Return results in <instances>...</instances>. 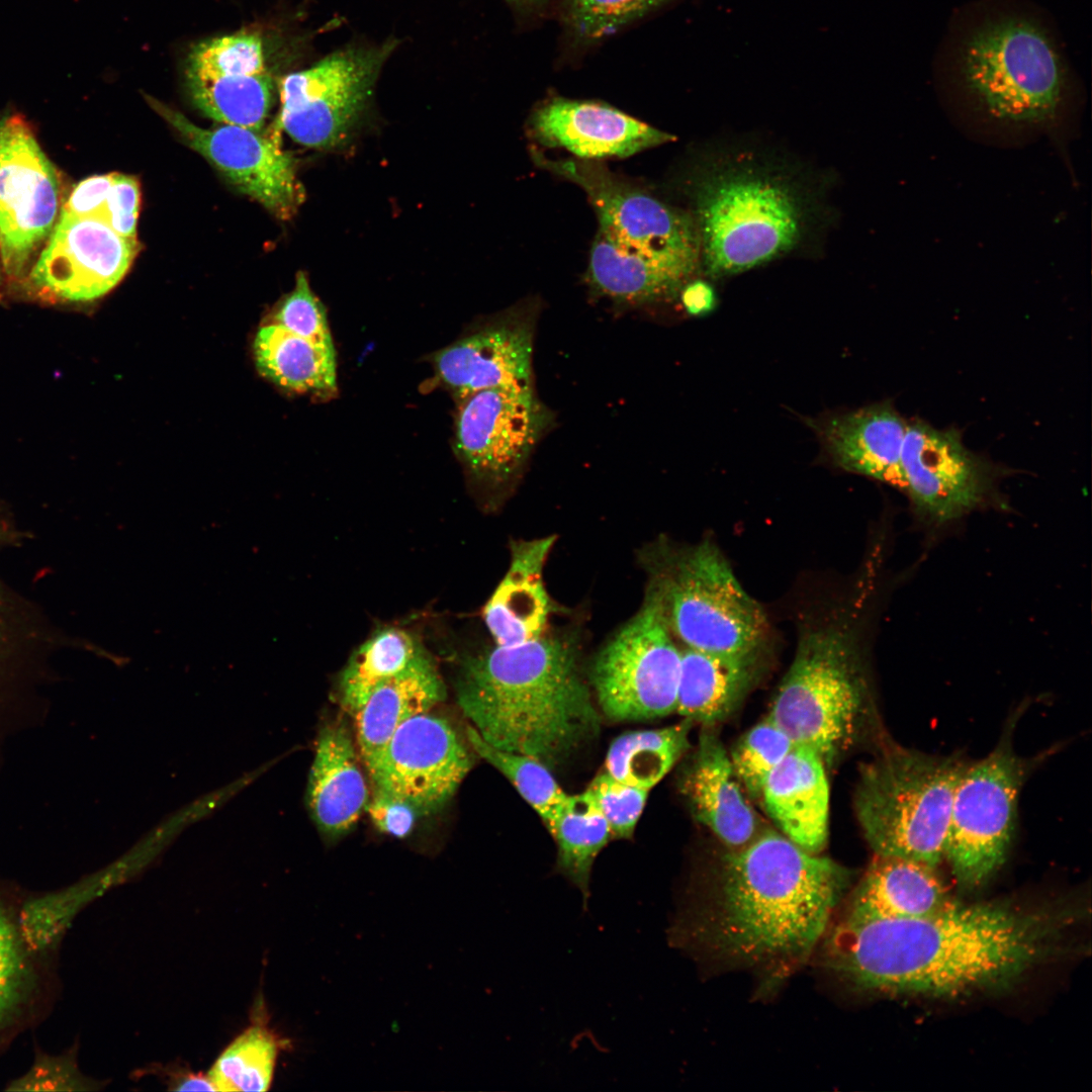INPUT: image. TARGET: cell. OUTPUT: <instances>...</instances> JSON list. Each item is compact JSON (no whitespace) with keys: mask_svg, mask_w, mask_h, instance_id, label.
I'll return each instance as SVG.
<instances>
[{"mask_svg":"<svg viewBox=\"0 0 1092 1092\" xmlns=\"http://www.w3.org/2000/svg\"><path fill=\"white\" fill-rule=\"evenodd\" d=\"M1061 915L1001 903L953 901L909 919L847 917L827 943L830 967L875 992L956 997L1019 979L1050 954Z\"/></svg>","mask_w":1092,"mask_h":1092,"instance_id":"1","label":"cell"},{"mask_svg":"<svg viewBox=\"0 0 1092 1092\" xmlns=\"http://www.w3.org/2000/svg\"><path fill=\"white\" fill-rule=\"evenodd\" d=\"M932 70L952 107L1001 127L1054 129L1081 90L1055 19L1031 0L957 7Z\"/></svg>","mask_w":1092,"mask_h":1092,"instance_id":"2","label":"cell"},{"mask_svg":"<svg viewBox=\"0 0 1092 1092\" xmlns=\"http://www.w3.org/2000/svg\"><path fill=\"white\" fill-rule=\"evenodd\" d=\"M848 882L833 860L767 832L723 857L708 902L674 931L736 963L791 965L821 938Z\"/></svg>","mask_w":1092,"mask_h":1092,"instance_id":"3","label":"cell"},{"mask_svg":"<svg viewBox=\"0 0 1092 1092\" xmlns=\"http://www.w3.org/2000/svg\"><path fill=\"white\" fill-rule=\"evenodd\" d=\"M457 700L490 745L557 763L593 736L599 716L579 669L577 640L547 634L467 656Z\"/></svg>","mask_w":1092,"mask_h":1092,"instance_id":"4","label":"cell"},{"mask_svg":"<svg viewBox=\"0 0 1092 1092\" xmlns=\"http://www.w3.org/2000/svg\"><path fill=\"white\" fill-rule=\"evenodd\" d=\"M968 762L890 746L859 769L857 821L874 854L937 867L944 859L954 792Z\"/></svg>","mask_w":1092,"mask_h":1092,"instance_id":"5","label":"cell"},{"mask_svg":"<svg viewBox=\"0 0 1092 1092\" xmlns=\"http://www.w3.org/2000/svg\"><path fill=\"white\" fill-rule=\"evenodd\" d=\"M870 688L858 644L836 626L805 631L767 718L794 742L829 765L857 739L867 720Z\"/></svg>","mask_w":1092,"mask_h":1092,"instance_id":"6","label":"cell"},{"mask_svg":"<svg viewBox=\"0 0 1092 1092\" xmlns=\"http://www.w3.org/2000/svg\"><path fill=\"white\" fill-rule=\"evenodd\" d=\"M701 262L719 278L764 264L799 242L804 207L786 180L751 167H728L695 184Z\"/></svg>","mask_w":1092,"mask_h":1092,"instance_id":"7","label":"cell"},{"mask_svg":"<svg viewBox=\"0 0 1092 1092\" xmlns=\"http://www.w3.org/2000/svg\"><path fill=\"white\" fill-rule=\"evenodd\" d=\"M648 588L658 598L674 638L686 648L717 654L762 652L768 622L709 541L650 551Z\"/></svg>","mask_w":1092,"mask_h":1092,"instance_id":"8","label":"cell"},{"mask_svg":"<svg viewBox=\"0 0 1092 1092\" xmlns=\"http://www.w3.org/2000/svg\"><path fill=\"white\" fill-rule=\"evenodd\" d=\"M1011 727L990 753L968 764L954 792L944 858L966 888L986 883L1011 845L1019 793L1031 767L1015 752Z\"/></svg>","mask_w":1092,"mask_h":1092,"instance_id":"9","label":"cell"},{"mask_svg":"<svg viewBox=\"0 0 1092 1092\" xmlns=\"http://www.w3.org/2000/svg\"><path fill=\"white\" fill-rule=\"evenodd\" d=\"M674 639L657 596L647 588L640 610L592 665V685L609 718L640 721L675 712L681 650Z\"/></svg>","mask_w":1092,"mask_h":1092,"instance_id":"10","label":"cell"},{"mask_svg":"<svg viewBox=\"0 0 1092 1092\" xmlns=\"http://www.w3.org/2000/svg\"><path fill=\"white\" fill-rule=\"evenodd\" d=\"M552 422L534 385L483 389L458 401L454 451L475 487L491 498L503 497Z\"/></svg>","mask_w":1092,"mask_h":1092,"instance_id":"11","label":"cell"},{"mask_svg":"<svg viewBox=\"0 0 1092 1092\" xmlns=\"http://www.w3.org/2000/svg\"><path fill=\"white\" fill-rule=\"evenodd\" d=\"M541 167L575 183L586 193L599 230L618 245L641 253L692 280L700 263V238L694 216L669 206L587 160H548Z\"/></svg>","mask_w":1092,"mask_h":1092,"instance_id":"12","label":"cell"},{"mask_svg":"<svg viewBox=\"0 0 1092 1092\" xmlns=\"http://www.w3.org/2000/svg\"><path fill=\"white\" fill-rule=\"evenodd\" d=\"M393 43L351 48L324 58L279 83L280 110L273 129L315 150L345 143L372 95Z\"/></svg>","mask_w":1092,"mask_h":1092,"instance_id":"13","label":"cell"},{"mask_svg":"<svg viewBox=\"0 0 1092 1092\" xmlns=\"http://www.w3.org/2000/svg\"><path fill=\"white\" fill-rule=\"evenodd\" d=\"M903 490L917 520L940 530L972 512L997 504L1004 469L969 450L957 429L907 424L901 450Z\"/></svg>","mask_w":1092,"mask_h":1092,"instance_id":"14","label":"cell"},{"mask_svg":"<svg viewBox=\"0 0 1092 1092\" xmlns=\"http://www.w3.org/2000/svg\"><path fill=\"white\" fill-rule=\"evenodd\" d=\"M0 520V546L10 542ZM59 637L25 600L0 581V774L8 744L49 718L52 656Z\"/></svg>","mask_w":1092,"mask_h":1092,"instance_id":"15","label":"cell"},{"mask_svg":"<svg viewBox=\"0 0 1092 1092\" xmlns=\"http://www.w3.org/2000/svg\"><path fill=\"white\" fill-rule=\"evenodd\" d=\"M59 179L32 128L19 115L0 126V257L10 278L23 275L55 224Z\"/></svg>","mask_w":1092,"mask_h":1092,"instance_id":"16","label":"cell"},{"mask_svg":"<svg viewBox=\"0 0 1092 1092\" xmlns=\"http://www.w3.org/2000/svg\"><path fill=\"white\" fill-rule=\"evenodd\" d=\"M187 146L214 165L243 193L280 219L291 218L305 198L293 157L281 146V132L267 134L223 124L211 129L192 123L181 112L146 98Z\"/></svg>","mask_w":1092,"mask_h":1092,"instance_id":"17","label":"cell"},{"mask_svg":"<svg viewBox=\"0 0 1092 1092\" xmlns=\"http://www.w3.org/2000/svg\"><path fill=\"white\" fill-rule=\"evenodd\" d=\"M185 75L191 99L204 114L223 124L262 129L274 82L258 33L243 30L196 43Z\"/></svg>","mask_w":1092,"mask_h":1092,"instance_id":"18","label":"cell"},{"mask_svg":"<svg viewBox=\"0 0 1092 1092\" xmlns=\"http://www.w3.org/2000/svg\"><path fill=\"white\" fill-rule=\"evenodd\" d=\"M470 768L468 750L451 724L428 711L396 729L369 776L375 789L427 815L444 807Z\"/></svg>","mask_w":1092,"mask_h":1092,"instance_id":"19","label":"cell"},{"mask_svg":"<svg viewBox=\"0 0 1092 1092\" xmlns=\"http://www.w3.org/2000/svg\"><path fill=\"white\" fill-rule=\"evenodd\" d=\"M139 247L138 239L118 235L100 219L61 212L29 280L48 298L93 300L123 278Z\"/></svg>","mask_w":1092,"mask_h":1092,"instance_id":"20","label":"cell"},{"mask_svg":"<svg viewBox=\"0 0 1092 1092\" xmlns=\"http://www.w3.org/2000/svg\"><path fill=\"white\" fill-rule=\"evenodd\" d=\"M538 306L523 301L439 351V380L458 401L483 389L534 385L532 356Z\"/></svg>","mask_w":1092,"mask_h":1092,"instance_id":"21","label":"cell"},{"mask_svg":"<svg viewBox=\"0 0 1092 1092\" xmlns=\"http://www.w3.org/2000/svg\"><path fill=\"white\" fill-rule=\"evenodd\" d=\"M530 128L539 143L583 160L625 158L675 140L610 105L563 98L538 107Z\"/></svg>","mask_w":1092,"mask_h":1092,"instance_id":"22","label":"cell"},{"mask_svg":"<svg viewBox=\"0 0 1092 1092\" xmlns=\"http://www.w3.org/2000/svg\"><path fill=\"white\" fill-rule=\"evenodd\" d=\"M24 889L0 874V1052L43 1019L56 999L54 963L24 948L16 911Z\"/></svg>","mask_w":1092,"mask_h":1092,"instance_id":"23","label":"cell"},{"mask_svg":"<svg viewBox=\"0 0 1092 1092\" xmlns=\"http://www.w3.org/2000/svg\"><path fill=\"white\" fill-rule=\"evenodd\" d=\"M908 422L890 402L814 422L821 445L838 467L903 490L901 450Z\"/></svg>","mask_w":1092,"mask_h":1092,"instance_id":"24","label":"cell"},{"mask_svg":"<svg viewBox=\"0 0 1092 1092\" xmlns=\"http://www.w3.org/2000/svg\"><path fill=\"white\" fill-rule=\"evenodd\" d=\"M680 790L695 818L731 848L748 844L756 831V816L746 799L730 755L719 737L703 731L685 768Z\"/></svg>","mask_w":1092,"mask_h":1092,"instance_id":"25","label":"cell"},{"mask_svg":"<svg viewBox=\"0 0 1092 1092\" xmlns=\"http://www.w3.org/2000/svg\"><path fill=\"white\" fill-rule=\"evenodd\" d=\"M555 538L512 542L508 570L482 613L494 645H519L545 633L552 605L544 568Z\"/></svg>","mask_w":1092,"mask_h":1092,"instance_id":"26","label":"cell"},{"mask_svg":"<svg viewBox=\"0 0 1092 1092\" xmlns=\"http://www.w3.org/2000/svg\"><path fill=\"white\" fill-rule=\"evenodd\" d=\"M826 765L813 749L795 745L767 777L762 804L783 834L818 853L828 834L829 786Z\"/></svg>","mask_w":1092,"mask_h":1092,"instance_id":"27","label":"cell"},{"mask_svg":"<svg viewBox=\"0 0 1092 1092\" xmlns=\"http://www.w3.org/2000/svg\"><path fill=\"white\" fill-rule=\"evenodd\" d=\"M368 804V788L352 737L342 724L322 729L307 784V805L318 829L348 832Z\"/></svg>","mask_w":1092,"mask_h":1092,"instance_id":"28","label":"cell"},{"mask_svg":"<svg viewBox=\"0 0 1092 1092\" xmlns=\"http://www.w3.org/2000/svg\"><path fill=\"white\" fill-rule=\"evenodd\" d=\"M953 901L937 867L875 854L854 893L848 917L917 918L939 911Z\"/></svg>","mask_w":1092,"mask_h":1092,"instance_id":"29","label":"cell"},{"mask_svg":"<svg viewBox=\"0 0 1092 1092\" xmlns=\"http://www.w3.org/2000/svg\"><path fill=\"white\" fill-rule=\"evenodd\" d=\"M443 681L428 654L373 690L355 713L361 760L370 772L396 729L443 700Z\"/></svg>","mask_w":1092,"mask_h":1092,"instance_id":"30","label":"cell"},{"mask_svg":"<svg viewBox=\"0 0 1092 1092\" xmlns=\"http://www.w3.org/2000/svg\"><path fill=\"white\" fill-rule=\"evenodd\" d=\"M762 652L717 654L681 650L676 710L705 726L728 717L757 677Z\"/></svg>","mask_w":1092,"mask_h":1092,"instance_id":"31","label":"cell"},{"mask_svg":"<svg viewBox=\"0 0 1092 1092\" xmlns=\"http://www.w3.org/2000/svg\"><path fill=\"white\" fill-rule=\"evenodd\" d=\"M587 277L598 294L623 305L672 300L689 282L661 263L618 245L601 230L590 249Z\"/></svg>","mask_w":1092,"mask_h":1092,"instance_id":"32","label":"cell"},{"mask_svg":"<svg viewBox=\"0 0 1092 1092\" xmlns=\"http://www.w3.org/2000/svg\"><path fill=\"white\" fill-rule=\"evenodd\" d=\"M260 374L278 386L299 393L332 396L337 391L334 346H326L268 324L254 341Z\"/></svg>","mask_w":1092,"mask_h":1092,"instance_id":"33","label":"cell"},{"mask_svg":"<svg viewBox=\"0 0 1092 1092\" xmlns=\"http://www.w3.org/2000/svg\"><path fill=\"white\" fill-rule=\"evenodd\" d=\"M110 870L48 891L24 890L16 911V927L27 952L54 962L77 915L112 884Z\"/></svg>","mask_w":1092,"mask_h":1092,"instance_id":"34","label":"cell"},{"mask_svg":"<svg viewBox=\"0 0 1092 1092\" xmlns=\"http://www.w3.org/2000/svg\"><path fill=\"white\" fill-rule=\"evenodd\" d=\"M544 822L557 843L558 869L581 892L585 908L594 860L612 835L609 824L587 790L566 795Z\"/></svg>","mask_w":1092,"mask_h":1092,"instance_id":"35","label":"cell"},{"mask_svg":"<svg viewBox=\"0 0 1092 1092\" xmlns=\"http://www.w3.org/2000/svg\"><path fill=\"white\" fill-rule=\"evenodd\" d=\"M692 721L661 729L623 734L611 744L606 768L625 784L650 791L672 768L689 747Z\"/></svg>","mask_w":1092,"mask_h":1092,"instance_id":"36","label":"cell"},{"mask_svg":"<svg viewBox=\"0 0 1092 1092\" xmlns=\"http://www.w3.org/2000/svg\"><path fill=\"white\" fill-rule=\"evenodd\" d=\"M425 654L419 641L404 630L388 627L376 632L352 654L341 674L343 708L354 716L375 688Z\"/></svg>","mask_w":1092,"mask_h":1092,"instance_id":"37","label":"cell"},{"mask_svg":"<svg viewBox=\"0 0 1092 1092\" xmlns=\"http://www.w3.org/2000/svg\"><path fill=\"white\" fill-rule=\"evenodd\" d=\"M285 1045L282 1038L258 1021L222 1051L207 1076L215 1091H266Z\"/></svg>","mask_w":1092,"mask_h":1092,"instance_id":"38","label":"cell"},{"mask_svg":"<svg viewBox=\"0 0 1092 1092\" xmlns=\"http://www.w3.org/2000/svg\"><path fill=\"white\" fill-rule=\"evenodd\" d=\"M466 736L474 751L507 777L544 821L566 797L547 765L540 760L490 745L471 725L466 729Z\"/></svg>","mask_w":1092,"mask_h":1092,"instance_id":"39","label":"cell"},{"mask_svg":"<svg viewBox=\"0 0 1092 1092\" xmlns=\"http://www.w3.org/2000/svg\"><path fill=\"white\" fill-rule=\"evenodd\" d=\"M673 0H564L568 31L582 43L599 41Z\"/></svg>","mask_w":1092,"mask_h":1092,"instance_id":"40","label":"cell"},{"mask_svg":"<svg viewBox=\"0 0 1092 1092\" xmlns=\"http://www.w3.org/2000/svg\"><path fill=\"white\" fill-rule=\"evenodd\" d=\"M794 746L791 738L768 718L737 741L730 759L744 790L752 798L760 797L767 777Z\"/></svg>","mask_w":1092,"mask_h":1092,"instance_id":"41","label":"cell"},{"mask_svg":"<svg viewBox=\"0 0 1092 1092\" xmlns=\"http://www.w3.org/2000/svg\"><path fill=\"white\" fill-rule=\"evenodd\" d=\"M98 1083L81 1073L76 1060V1045L53 1055L37 1045L30 1067L8 1081L5 1091L76 1092L96 1090Z\"/></svg>","mask_w":1092,"mask_h":1092,"instance_id":"42","label":"cell"},{"mask_svg":"<svg viewBox=\"0 0 1092 1092\" xmlns=\"http://www.w3.org/2000/svg\"><path fill=\"white\" fill-rule=\"evenodd\" d=\"M270 324L314 343L334 346L325 307L303 272L296 275L294 288L279 302Z\"/></svg>","mask_w":1092,"mask_h":1092,"instance_id":"43","label":"cell"},{"mask_svg":"<svg viewBox=\"0 0 1092 1092\" xmlns=\"http://www.w3.org/2000/svg\"><path fill=\"white\" fill-rule=\"evenodd\" d=\"M611 833L629 837L644 809L649 791L625 784L608 772L598 776L587 788Z\"/></svg>","mask_w":1092,"mask_h":1092,"instance_id":"44","label":"cell"},{"mask_svg":"<svg viewBox=\"0 0 1092 1092\" xmlns=\"http://www.w3.org/2000/svg\"><path fill=\"white\" fill-rule=\"evenodd\" d=\"M141 203L138 180L115 173L105 200L94 218L108 224L118 235L136 239V221Z\"/></svg>","mask_w":1092,"mask_h":1092,"instance_id":"45","label":"cell"},{"mask_svg":"<svg viewBox=\"0 0 1092 1092\" xmlns=\"http://www.w3.org/2000/svg\"><path fill=\"white\" fill-rule=\"evenodd\" d=\"M366 807L373 824L381 832L398 838L410 834L419 816L411 804L378 789Z\"/></svg>","mask_w":1092,"mask_h":1092,"instance_id":"46","label":"cell"},{"mask_svg":"<svg viewBox=\"0 0 1092 1092\" xmlns=\"http://www.w3.org/2000/svg\"><path fill=\"white\" fill-rule=\"evenodd\" d=\"M115 173L95 175L81 181L72 191L61 212L94 217L102 206Z\"/></svg>","mask_w":1092,"mask_h":1092,"instance_id":"47","label":"cell"},{"mask_svg":"<svg viewBox=\"0 0 1092 1092\" xmlns=\"http://www.w3.org/2000/svg\"><path fill=\"white\" fill-rule=\"evenodd\" d=\"M681 303L692 316H703L710 313L716 305V294L711 284L704 280L689 281L680 290Z\"/></svg>","mask_w":1092,"mask_h":1092,"instance_id":"48","label":"cell"},{"mask_svg":"<svg viewBox=\"0 0 1092 1092\" xmlns=\"http://www.w3.org/2000/svg\"><path fill=\"white\" fill-rule=\"evenodd\" d=\"M169 1088L175 1091H215V1088L207 1075H201L188 1070H167L165 1074Z\"/></svg>","mask_w":1092,"mask_h":1092,"instance_id":"49","label":"cell"},{"mask_svg":"<svg viewBox=\"0 0 1092 1092\" xmlns=\"http://www.w3.org/2000/svg\"><path fill=\"white\" fill-rule=\"evenodd\" d=\"M513 7L521 11H532L541 7L547 0H507Z\"/></svg>","mask_w":1092,"mask_h":1092,"instance_id":"50","label":"cell"},{"mask_svg":"<svg viewBox=\"0 0 1092 1092\" xmlns=\"http://www.w3.org/2000/svg\"><path fill=\"white\" fill-rule=\"evenodd\" d=\"M2 120H3V117H0V126H1Z\"/></svg>","mask_w":1092,"mask_h":1092,"instance_id":"51","label":"cell"},{"mask_svg":"<svg viewBox=\"0 0 1092 1092\" xmlns=\"http://www.w3.org/2000/svg\"><path fill=\"white\" fill-rule=\"evenodd\" d=\"M0 283H1V272H0Z\"/></svg>","mask_w":1092,"mask_h":1092,"instance_id":"52","label":"cell"}]
</instances>
